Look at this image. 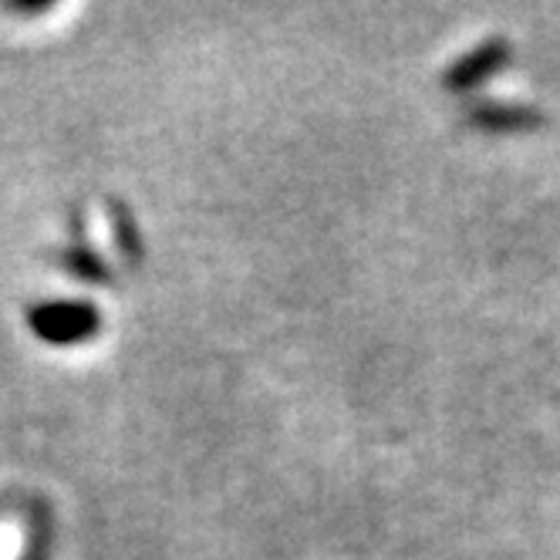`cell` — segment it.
Listing matches in <instances>:
<instances>
[{
  "label": "cell",
  "instance_id": "1",
  "mask_svg": "<svg viewBox=\"0 0 560 560\" xmlns=\"http://www.w3.org/2000/svg\"><path fill=\"white\" fill-rule=\"evenodd\" d=\"M34 331L55 341V345H65V341H78L85 338L92 328H95V314L89 307H74V304H51V307H42L34 311Z\"/></svg>",
  "mask_w": 560,
  "mask_h": 560
}]
</instances>
